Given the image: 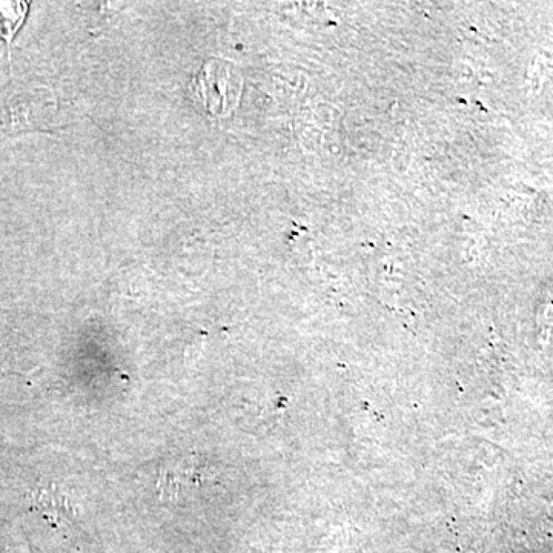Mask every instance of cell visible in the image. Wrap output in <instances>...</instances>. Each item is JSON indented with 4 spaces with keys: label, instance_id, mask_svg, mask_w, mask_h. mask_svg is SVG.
Returning <instances> with one entry per match:
<instances>
[{
    "label": "cell",
    "instance_id": "6da1fadb",
    "mask_svg": "<svg viewBox=\"0 0 553 553\" xmlns=\"http://www.w3.org/2000/svg\"><path fill=\"white\" fill-rule=\"evenodd\" d=\"M193 85L209 113L226 116L239 102L242 77L231 63L212 59L203 65Z\"/></svg>",
    "mask_w": 553,
    "mask_h": 553
},
{
    "label": "cell",
    "instance_id": "7a4b0ae2",
    "mask_svg": "<svg viewBox=\"0 0 553 553\" xmlns=\"http://www.w3.org/2000/svg\"><path fill=\"white\" fill-rule=\"evenodd\" d=\"M25 11H27L25 4H0V37L10 42L14 31L22 24Z\"/></svg>",
    "mask_w": 553,
    "mask_h": 553
}]
</instances>
